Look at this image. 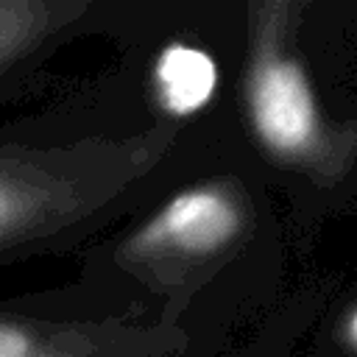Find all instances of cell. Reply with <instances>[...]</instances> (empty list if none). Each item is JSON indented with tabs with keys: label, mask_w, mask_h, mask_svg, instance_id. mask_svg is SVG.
<instances>
[{
	"label": "cell",
	"mask_w": 357,
	"mask_h": 357,
	"mask_svg": "<svg viewBox=\"0 0 357 357\" xmlns=\"http://www.w3.org/2000/svg\"><path fill=\"white\" fill-rule=\"evenodd\" d=\"M298 3L248 6L245 112L257 142L276 162L315 178H337L351 159V134L326 123L312 81L293 47Z\"/></svg>",
	"instance_id": "6da1fadb"
},
{
	"label": "cell",
	"mask_w": 357,
	"mask_h": 357,
	"mask_svg": "<svg viewBox=\"0 0 357 357\" xmlns=\"http://www.w3.org/2000/svg\"><path fill=\"white\" fill-rule=\"evenodd\" d=\"M148 142L11 151L0 156V248L81 220L145 167Z\"/></svg>",
	"instance_id": "7a4b0ae2"
},
{
	"label": "cell",
	"mask_w": 357,
	"mask_h": 357,
	"mask_svg": "<svg viewBox=\"0 0 357 357\" xmlns=\"http://www.w3.org/2000/svg\"><path fill=\"white\" fill-rule=\"evenodd\" d=\"M251 226V204L237 181H201L170 195L120 248L128 268L178 276L229 254Z\"/></svg>",
	"instance_id": "3957f363"
},
{
	"label": "cell",
	"mask_w": 357,
	"mask_h": 357,
	"mask_svg": "<svg viewBox=\"0 0 357 357\" xmlns=\"http://www.w3.org/2000/svg\"><path fill=\"white\" fill-rule=\"evenodd\" d=\"M153 86L165 112L192 114L209 103L218 86V67L212 56L195 45L173 42L153 64Z\"/></svg>",
	"instance_id": "277c9868"
},
{
	"label": "cell",
	"mask_w": 357,
	"mask_h": 357,
	"mask_svg": "<svg viewBox=\"0 0 357 357\" xmlns=\"http://www.w3.org/2000/svg\"><path fill=\"white\" fill-rule=\"evenodd\" d=\"M78 14V6L47 0H0V67L33 53L61 25Z\"/></svg>",
	"instance_id": "5b68a950"
},
{
	"label": "cell",
	"mask_w": 357,
	"mask_h": 357,
	"mask_svg": "<svg viewBox=\"0 0 357 357\" xmlns=\"http://www.w3.org/2000/svg\"><path fill=\"white\" fill-rule=\"evenodd\" d=\"M343 340L357 354V307H351L349 315H346V321H343Z\"/></svg>",
	"instance_id": "8992f818"
},
{
	"label": "cell",
	"mask_w": 357,
	"mask_h": 357,
	"mask_svg": "<svg viewBox=\"0 0 357 357\" xmlns=\"http://www.w3.org/2000/svg\"><path fill=\"white\" fill-rule=\"evenodd\" d=\"M33 357H64V354H53V351H45V349H42V351L33 354Z\"/></svg>",
	"instance_id": "52a82bcc"
}]
</instances>
